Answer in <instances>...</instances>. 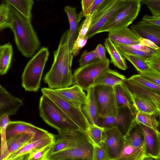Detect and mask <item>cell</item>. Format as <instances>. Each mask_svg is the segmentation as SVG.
I'll use <instances>...</instances> for the list:
<instances>
[{"label":"cell","instance_id":"cb8c5ba5","mask_svg":"<svg viewBox=\"0 0 160 160\" xmlns=\"http://www.w3.org/2000/svg\"><path fill=\"white\" fill-rule=\"evenodd\" d=\"M124 138L128 144L135 147L144 148L143 132L139 123L135 120Z\"/></svg>","mask_w":160,"mask_h":160},{"label":"cell","instance_id":"52a82bcc","mask_svg":"<svg viewBox=\"0 0 160 160\" xmlns=\"http://www.w3.org/2000/svg\"><path fill=\"white\" fill-rule=\"evenodd\" d=\"M141 3L129 2L127 5L98 31V33L121 29L128 27L138 17L141 9Z\"/></svg>","mask_w":160,"mask_h":160},{"label":"cell","instance_id":"1f68e13d","mask_svg":"<svg viewBox=\"0 0 160 160\" xmlns=\"http://www.w3.org/2000/svg\"><path fill=\"white\" fill-rule=\"evenodd\" d=\"M21 14L31 21L32 9L34 3L33 0H5Z\"/></svg>","mask_w":160,"mask_h":160},{"label":"cell","instance_id":"7dc6e473","mask_svg":"<svg viewBox=\"0 0 160 160\" xmlns=\"http://www.w3.org/2000/svg\"><path fill=\"white\" fill-rule=\"evenodd\" d=\"M142 78L160 85V73L151 72H140L139 74Z\"/></svg>","mask_w":160,"mask_h":160},{"label":"cell","instance_id":"3957f363","mask_svg":"<svg viewBox=\"0 0 160 160\" xmlns=\"http://www.w3.org/2000/svg\"><path fill=\"white\" fill-rule=\"evenodd\" d=\"M39 109L44 121L58 131L80 129L54 102L44 94L40 98Z\"/></svg>","mask_w":160,"mask_h":160},{"label":"cell","instance_id":"83f0119b","mask_svg":"<svg viewBox=\"0 0 160 160\" xmlns=\"http://www.w3.org/2000/svg\"><path fill=\"white\" fill-rule=\"evenodd\" d=\"M34 141L36 140L33 137L27 133L18 134L11 137L7 141L9 156L18 151L27 144Z\"/></svg>","mask_w":160,"mask_h":160},{"label":"cell","instance_id":"ffe728a7","mask_svg":"<svg viewBox=\"0 0 160 160\" xmlns=\"http://www.w3.org/2000/svg\"><path fill=\"white\" fill-rule=\"evenodd\" d=\"M130 28L140 38L149 39L159 47L160 27L148 24L142 20L132 25Z\"/></svg>","mask_w":160,"mask_h":160},{"label":"cell","instance_id":"60d3db41","mask_svg":"<svg viewBox=\"0 0 160 160\" xmlns=\"http://www.w3.org/2000/svg\"><path fill=\"white\" fill-rule=\"evenodd\" d=\"M52 144L45 146L29 153L26 156L25 159L46 160Z\"/></svg>","mask_w":160,"mask_h":160},{"label":"cell","instance_id":"f1b7e54d","mask_svg":"<svg viewBox=\"0 0 160 160\" xmlns=\"http://www.w3.org/2000/svg\"><path fill=\"white\" fill-rule=\"evenodd\" d=\"M104 45L111 58L110 62L120 69L127 70L128 68L124 58L109 38L105 39Z\"/></svg>","mask_w":160,"mask_h":160},{"label":"cell","instance_id":"6da1fadb","mask_svg":"<svg viewBox=\"0 0 160 160\" xmlns=\"http://www.w3.org/2000/svg\"><path fill=\"white\" fill-rule=\"evenodd\" d=\"M70 29L62 34L57 49L54 52V61L44 82L52 89L66 88L72 85V65L73 56L69 47Z\"/></svg>","mask_w":160,"mask_h":160},{"label":"cell","instance_id":"8992f818","mask_svg":"<svg viewBox=\"0 0 160 160\" xmlns=\"http://www.w3.org/2000/svg\"><path fill=\"white\" fill-rule=\"evenodd\" d=\"M41 91L54 102L82 130L86 132L89 123L82 108L68 102L49 88H42Z\"/></svg>","mask_w":160,"mask_h":160},{"label":"cell","instance_id":"db71d44e","mask_svg":"<svg viewBox=\"0 0 160 160\" xmlns=\"http://www.w3.org/2000/svg\"><path fill=\"white\" fill-rule=\"evenodd\" d=\"M125 1H127L129 2H138L140 3L142 2L143 0H123Z\"/></svg>","mask_w":160,"mask_h":160},{"label":"cell","instance_id":"ee69618b","mask_svg":"<svg viewBox=\"0 0 160 160\" xmlns=\"http://www.w3.org/2000/svg\"><path fill=\"white\" fill-rule=\"evenodd\" d=\"M97 59L94 50L88 52L85 51L82 53L79 60L80 67L88 64Z\"/></svg>","mask_w":160,"mask_h":160},{"label":"cell","instance_id":"c3c4849f","mask_svg":"<svg viewBox=\"0 0 160 160\" xmlns=\"http://www.w3.org/2000/svg\"><path fill=\"white\" fill-rule=\"evenodd\" d=\"M145 61L152 68L160 72V53L148 58Z\"/></svg>","mask_w":160,"mask_h":160},{"label":"cell","instance_id":"681fc988","mask_svg":"<svg viewBox=\"0 0 160 160\" xmlns=\"http://www.w3.org/2000/svg\"><path fill=\"white\" fill-rule=\"evenodd\" d=\"M142 20L148 24L160 27V16L145 15Z\"/></svg>","mask_w":160,"mask_h":160},{"label":"cell","instance_id":"9a60e30c","mask_svg":"<svg viewBox=\"0 0 160 160\" xmlns=\"http://www.w3.org/2000/svg\"><path fill=\"white\" fill-rule=\"evenodd\" d=\"M122 84L130 94L149 100L160 108V93L142 86L130 78Z\"/></svg>","mask_w":160,"mask_h":160},{"label":"cell","instance_id":"277c9868","mask_svg":"<svg viewBox=\"0 0 160 160\" xmlns=\"http://www.w3.org/2000/svg\"><path fill=\"white\" fill-rule=\"evenodd\" d=\"M49 53L48 48L42 47L27 64L22 75V85L26 91L37 92L40 88Z\"/></svg>","mask_w":160,"mask_h":160},{"label":"cell","instance_id":"836d02e7","mask_svg":"<svg viewBox=\"0 0 160 160\" xmlns=\"http://www.w3.org/2000/svg\"><path fill=\"white\" fill-rule=\"evenodd\" d=\"M9 116L4 114L0 118V132L2 145L1 160H7L9 156L6 136V129L10 121Z\"/></svg>","mask_w":160,"mask_h":160},{"label":"cell","instance_id":"ac0fdd59","mask_svg":"<svg viewBox=\"0 0 160 160\" xmlns=\"http://www.w3.org/2000/svg\"><path fill=\"white\" fill-rule=\"evenodd\" d=\"M129 2L118 0L112 7L93 23L91 24L85 37L90 38L98 33L100 29L108 21L123 9Z\"/></svg>","mask_w":160,"mask_h":160},{"label":"cell","instance_id":"2e32d148","mask_svg":"<svg viewBox=\"0 0 160 160\" xmlns=\"http://www.w3.org/2000/svg\"><path fill=\"white\" fill-rule=\"evenodd\" d=\"M23 104L21 99L12 95L0 85V118L4 114H16Z\"/></svg>","mask_w":160,"mask_h":160},{"label":"cell","instance_id":"4fadbf2b","mask_svg":"<svg viewBox=\"0 0 160 160\" xmlns=\"http://www.w3.org/2000/svg\"><path fill=\"white\" fill-rule=\"evenodd\" d=\"M139 124L144 135V152L146 159H159L160 132L155 131L142 124Z\"/></svg>","mask_w":160,"mask_h":160},{"label":"cell","instance_id":"d6a6232c","mask_svg":"<svg viewBox=\"0 0 160 160\" xmlns=\"http://www.w3.org/2000/svg\"><path fill=\"white\" fill-rule=\"evenodd\" d=\"M120 52L122 57L128 60L139 72H151L160 73V72L151 67L142 58L132 55Z\"/></svg>","mask_w":160,"mask_h":160},{"label":"cell","instance_id":"74e56055","mask_svg":"<svg viewBox=\"0 0 160 160\" xmlns=\"http://www.w3.org/2000/svg\"><path fill=\"white\" fill-rule=\"evenodd\" d=\"M92 160H109L107 148L104 141L93 145Z\"/></svg>","mask_w":160,"mask_h":160},{"label":"cell","instance_id":"5b68a950","mask_svg":"<svg viewBox=\"0 0 160 160\" xmlns=\"http://www.w3.org/2000/svg\"><path fill=\"white\" fill-rule=\"evenodd\" d=\"M108 59H97L90 63L76 69L73 74L72 84L79 86L87 91L92 87L95 80L106 68L109 67Z\"/></svg>","mask_w":160,"mask_h":160},{"label":"cell","instance_id":"f6af8a7d","mask_svg":"<svg viewBox=\"0 0 160 160\" xmlns=\"http://www.w3.org/2000/svg\"><path fill=\"white\" fill-rule=\"evenodd\" d=\"M104 0H94L90 6L85 11H82L78 14V18L80 21L83 17L88 15L92 14L96 10L98 6Z\"/></svg>","mask_w":160,"mask_h":160},{"label":"cell","instance_id":"4316f807","mask_svg":"<svg viewBox=\"0 0 160 160\" xmlns=\"http://www.w3.org/2000/svg\"><path fill=\"white\" fill-rule=\"evenodd\" d=\"M64 11L67 14L70 26L69 47L71 51L73 45L78 37L80 21L78 14L77 13L75 8L66 6L64 8Z\"/></svg>","mask_w":160,"mask_h":160},{"label":"cell","instance_id":"5bb4252c","mask_svg":"<svg viewBox=\"0 0 160 160\" xmlns=\"http://www.w3.org/2000/svg\"><path fill=\"white\" fill-rule=\"evenodd\" d=\"M104 142L109 160H115L122 151L125 141L124 137L116 127L105 129Z\"/></svg>","mask_w":160,"mask_h":160},{"label":"cell","instance_id":"f5cc1de1","mask_svg":"<svg viewBox=\"0 0 160 160\" xmlns=\"http://www.w3.org/2000/svg\"><path fill=\"white\" fill-rule=\"evenodd\" d=\"M94 1V0H82V11H84L88 9Z\"/></svg>","mask_w":160,"mask_h":160},{"label":"cell","instance_id":"ab89813d","mask_svg":"<svg viewBox=\"0 0 160 160\" xmlns=\"http://www.w3.org/2000/svg\"><path fill=\"white\" fill-rule=\"evenodd\" d=\"M10 6L6 3L0 5V31L9 28Z\"/></svg>","mask_w":160,"mask_h":160},{"label":"cell","instance_id":"bcb514c9","mask_svg":"<svg viewBox=\"0 0 160 160\" xmlns=\"http://www.w3.org/2000/svg\"><path fill=\"white\" fill-rule=\"evenodd\" d=\"M88 38L85 37L82 38L77 39L74 42L71 50V52L73 57L78 54L80 50L86 44Z\"/></svg>","mask_w":160,"mask_h":160},{"label":"cell","instance_id":"7c38bea8","mask_svg":"<svg viewBox=\"0 0 160 160\" xmlns=\"http://www.w3.org/2000/svg\"><path fill=\"white\" fill-rule=\"evenodd\" d=\"M21 133L31 134L35 140L42 138L52 134L29 123L22 121H10L6 129L7 141L11 137Z\"/></svg>","mask_w":160,"mask_h":160},{"label":"cell","instance_id":"484cf974","mask_svg":"<svg viewBox=\"0 0 160 160\" xmlns=\"http://www.w3.org/2000/svg\"><path fill=\"white\" fill-rule=\"evenodd\" d=\"M115 98L118 108L127 107L135 115L137 112L132 101L131 96L124 87L121 84L113 87Z\"/></svg>","mask_w":160,"mask_h":160},{"label":"cell","instance_id":"f35d334b","mask_svg":"<svg viewBox=\"0 0 160 160\" xmlns=\"http://www.w3.org/2000/svg\"><path fill=\"white\" fill-rule=\"evenodd\" d=\"M118 0H104L93 12L91 24L96 22Z\"/></svg>","mask_w":160,"mask_h":160},{"label":"cell","instance_id":"ba28073f","mask_svg":"<svg viewBox=\"0 0 160 160\" xmlns=\"http://www.w3.org/2000/svg\"><path fill=\"white\" fill-rule=\"evenodd\" d=\"M94 87L98 113L100 118L116 114L118 111L113 87L98 85Z\"/></svg>","mask_w":160,"mask_h":160},{"label":"cell","instance_id":"f546056e","mask_svg":"<svg viewBox=\"0 0 160 160\" xmlns=\"http://www.w3.org/2000/svg\"><path fill=\"white\" fill-rule=\"evenodd\" d=\"M146 159L144 148L134 147L125 141L123 147L115 160H143Z\"/></svg>","mask_w":160,"mask_h":160},{"label":"cell","instance_id":"6f0895ef","mask_svg":"<svg viewBox=\"0 0 160 160\" xmlns=\"http://www.w3.org/2000/svg\"></svg>","mask_w":160,"mask_h":160},{"label":"cell","instance_id":"f907efd6","mask_svg":"<svg viewBox=\"0 0 160 160\" xmlns=\"http://www.w3.org/2000/svg\"><path fill=\"white\" fill-rule=\"evenodd\" d=\"M94 50L98 59L101 60H105L108 59L106 56L105 49L102 44H98Z\"/></svg>","mask_w":160,"mask_h":160},{"label":"cell","instance_id":"8d00e7d4","mask_svg":"<svg viewBox=\"0 0 160 160\" xmlns=\"http://www.w3.org/2000/svg\"><path fill=\"white\" fill-rule=\"evenodd\" d=\"M115 45L120 52L136 56L145 60L156 54L160 53V51L148 52L133 49L126 45Z\"/></svg>","mask_w":160,"mask_h":160},{"label":"cell","instance_id":"d6986e66","mask_svg":"<svg viewBox=\"0 0 160 160\" xmlns=\"http://www.w3.org/2000/svg\"><path fill=\"white\" fill-rule=\"evenodd\" d=\"M55 140V136L51 134L42 138L30 142L9 156L7 160L25 159L26 156L29 153L45 146L53 144Z\"/></svg>","mask_w":160,"mask_h":160},{"label":"cell","instance_id":"44dd1931","mask_svg":"<svg viewBox=\"0 0 160 160\" xmlns=\"http://www.w3.org/2000/svg\"><path fill=\"white\" fill-rule=\"evenodd\" d=\"M108 38L115 45H129L141 42L140 37L128 27L109 32Z\"/></svg>","mask_w":160,"mask_h":160},{"label":"cell","instance_id":"8fae6325","mask_svg":"<svg viewBox=\"0 0 160 160\" xmlns=\"http://www.w3.org/2000/svg\"><path fill=\"white\" fill-rule=\"evenodd\" d=\"M58 131V138L52 145L48 155L75 147L88 138L86 132L81 129Z\"/></svg>","mask_w":160,"mask_h":160},{"label":"cell","instance_id":"9c48e42d","mask_svg":"<svg viewBox=\"0 0 160 160\" xmlns=\"http://www.w3.org/2000/svg\"><path fill=\"white\" fill-rule=\"evenodd\" d=\"M135 115L128 108H120L115 115L104 118H99L97 125L105 129L116 127L124 137L135 121Z\"/></svg>","mask_w":160,"mask_h":160},{"label":"cell","instance_id":"7a4b0ae2","mask_svg":"<svg viewBox=\"0 0 160 160\" xmlns=\"http://www.w3.org/2000/svg\"><path fill=\"white\" fill-rule=\"evenodd\" d=\"M9 28L14 34L15 42L21 54L27 58L33 56L39 49L40 42L31 21L11 6Z\"/></svg>","mask_w":160,"mask_h":160},{"label":"cell","instance_id":"7402d4cb","mask_svg":"<svg viewBox=\"0 0 160 160\" xmlns=\"http://www.w3.org/2000/svg\"><path fill=\"white\" fill-rule=\"evenodd\" d=\"M87 91V101L86 103L82 106V109L89 124L97 125L99 117L98 113L94 87L90 88Z\"/></svg>","mask_w":160,"mask_h":160},{"label":"cell","instance_id":"9f6ffc18","mask_svg":"<svg viewBox=\"0 0 160 160\" xmlns=\"http://www.w3.org/2000/svg\"><path fill=\"white\" fill-rule=\"evenodd\" d=\"M150 0H143V2H142V3L144 4L146 2H147Z\"/></svg>","mask_w":160,"mask_h":160},{"label":"cell","instance_id":"4dcf8cb0","mask_svg":"<svg viewBox=\"0 0 160 160\" xmlns=\"http://www.w3.org/2000/svg\"><path fill=\"white\" fill-rule=\"evenodd\" d=\"M13 54L12 45L10 43L0 46V75L5 74L10 68Z\"/></svg>","mask_w":160,"mask_h":160},{"label":"cell","instance_id":"e0dca14e","mask_svg":"<svg viewBox=\"0 0 160 160\" xmlns=\"http://www.w3.org/2000/svg\"><path fill=\"white\" fill-rule=\"evenodd\" d=\"M52 90L57 95L77 107L82 108L87 102V94L78 85Z\"/></svg>","mask_w":160,"mask_h":160},{"label":"cell","instance_id":"11a10c76","mask_svg":"<svg viewBox=\"0 0 160 160\" xmlns=\"http://www.w3.org/2000/svg\"><path fill=\"white\" fill-rule=\"evenodd\" d=\"M2 154V145L1 140V135L0 137V160H1Z\"/></svg>","mask_w":160,"mask_h":160},{"label":"cell","instance_id":"603a6c76","mask_svg":"<svg viewBox=\"0 0 160 160\" xmlns=\"http://www.w3.org/2000/svg\"><path fill=\"white\" fill-rule=\"evenodd\" d=\"M126 78L125 76L110 69L109 67L100 73L95 80L92 87L104 85L113 87L121 84Z\"/></svg>","mask_w":160,"mask_h":160},{"label":"cell","instance_id":"30bf717a","mask_svg":"<svg viewBox=\"0 0 160 160\" xmlns=\"http://www.w3.org/2000/svg\"><path fill=\"white\" fill-rule=\"evenodd\" d=\"M93 148L88 138L75 147L49 155L46 160H92Z\"/></svg>","mask_w":160,"mask_h":160},{"label":"cell","instance_id":"7bdbcfd3","mask_svg":"<svg viewBox=\"0 0 160 160\" xmlns=\"http://www.w3.org/2000/svg\"><path fill=\"white\" fill-rule=\"evenodd\" d=\"M93 16V13L88 15L82 22L78 31V36L77 39L84 38L87 33L90 27Z\"/></svg>","mask_w":160,"mask_h":160},{"label":"cell","instance_id":"816d5d0a","mask_svg":"<svg viewBox=\"0 0 160 160\" xmlns=\"http://www.w3.org/2000/svg\"><path fill=\"white\" fill-rule=\"evenodd\" d=\"M139 40L142 43L151 48L155 50H160V48L159 46L155 42L149 39L140 38Z\"/></svg>","mask_w":160,"mask_h":160},{"label":"cell","instance_id":"e575fe53","mask_svg":"<svg viewBox=\"0 0 160 160\" xmlns=\"http://www.w3.org/2000/svg\"><path fill=\"white\" fill-rule=\"evenodd\" d=\"M86 132L92 145L104 141L105 130L103 127L95 124H89Z\"/></svg>","mask_w":160,"mask_h":160},{"label":"cell","instance_id":"d590c367","mask_svg":"<svg viewBox=\"0 0 160 160\" xmlns=\"http://www.w3.org/2000/svg\"><path fill=\"white\" fill-rule=\"evenodd\" d=\"M159 115L143 113L137 112L135 115V120L138 123L142 124L156 131H159L158 128L159 122L157 117Z\"/></svg>","mask_w":160,"mask_h":160},{"label":"cell","instance_id":"b9f144b4","mask_svg":"<svg viewBox=\"0 0 160 160\" xmlns=\"http://www.w3.org/2000/svg\"><path fill=\"white\" fill-rule=\"evenodd\" d=\"M130 78L142 86L160 93V85L152 82L142 78L139 74L133 75Z\"/></svg>","mask_w":160,"mask_h":160},{"label":"cell","instance_id":"d4e9b609","mask_svg":"<svg viewBox=\"0 0 160 160\" xmlns=\"http://www.w3.org/2000/svg\"><path fill=\"white\" fill-rule=\"evenodd\" d=\"M129 94L136 112L157 115H159L160 108H158L153 102L137 96Z\"/></svg>","mask_w":160,"mask_h":160}]
</instances>
